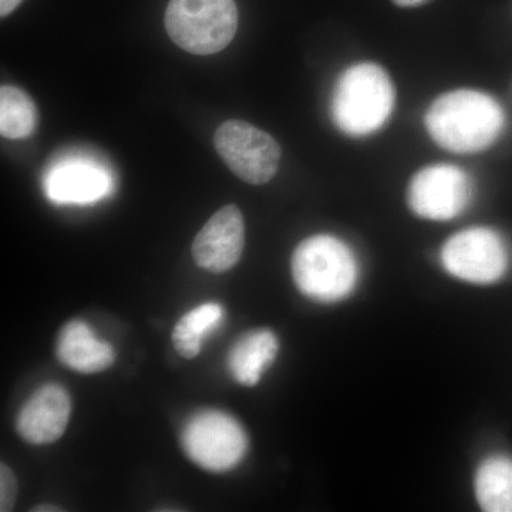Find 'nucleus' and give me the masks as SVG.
<instances>
[{
    "label": "nucleus",
    "instance_id": "obj_8",
    "mask_svg": "<svg viewBox=\"0 0 512 512\" xmlns=\"http://www.w3.org/2000/svg\"><path fill=\"white\" fill-rule=\"evenodd\" d=\"M473 195L470 178L457 165L434 164L414 174L407 190L410 210L430 221H448L466 211Z\"/></svg>",
    "mask_w": 512,
    "mask_h": 512
},
{
    "label": "nucleus",
    "instance_id": "obj_4",
    "mask_svg": "<svg viewBox=\"0 0 512 512\" xmlns=\"http://www.w3.org/2000/svg\"><path fill=\"white\" fill-rule=\"evenodd\" d=\"M165 29L175 45L197 56L221 52L238 29L235 0H170Z\"/></svg>",
    "mask_w": 512,
    "mask_h": 512
},
{
    "label": "nucleus",
    "instance_id": "obj_19",
    "mask_svg": "<svg viewBox=\"0 0 512 512\" xmlns=\"http://www.w3.org/2000/svg\"><path fill=\"white\" fill-rule=\"evenodd\" d=\"M396 5L403 6V8H412V6H419L426 0H393Z\"/></svg>",
    "mask_w": 512,
    "mask_h": 512
},
{
    "label": "nucleus",
    "instance_id": "obj_15",
    "mask_svg": "<svg viewBox=\"0 0 512 512\" xmlns=\"http://www.w3.org/2000/svg\"><path fill=\"white\" fill-rule=\"evenodd\" d=\"M224 308L218 303H204L178 320L173 330L174 348L185 359H194L200 355L202 342L221 325L224 320Z\"/></svg>",
    "mask_w": 512,
    "mask_h": 512
},
{
    "label": "nucleus",
    "instance_id": "obj_17",
    "mask_svg": "<svg viewBox=\"0 0 512 512\" xmlns=\"http://www.w3.org/2000/svg\"><path fill=\"white\" fill-rule=\"evenodd\" d=\"M18 495V483L5 463L0 464V511L9 512L13 510Z\"/></svg>",
    "mask_w": 512,
    "mask_h": 512
},
{
    "label": "nucleus",
    "instance_id": "obj_11",
    "mask_svg": "<svg viewBox=\"0 0 512 512\" xmlns=\"http://www.w3.org/2000/svg\"><path fill=\"white\" fill-rule=\"evenodd\" d=\"M50 200L59 204H90L107 197L113 188L110 174L93 161L67 160L46 175Z\"/></svg>",
    "mask_w": 512,
    "mask_h": 512
},
{
    "label": "nucleus",
    "instance_id": "obj_12",
    "mask_svg": "<svg viewBox=\"0 0 512 512\" xmlns=\"http://www.w3.org/2000/svg\"><path fill=\"white\" fill-rule=\"evenodd\" d=\"M56 353L64 366L84 375L103 372L116 360L109 343L96 339L89 325L80 320H72L60 330Z\"/></svg>",
    "mask_w": 512,
    "mask_h": 512
},
{
    "label": "nucleus",
    "instance_id": "obj_10",
    "mask_svg": "<svg viewBox=\"0 0 512 512\" xmlns=\"http://www.w3.org/2000/svg\"><path fill=\"white\" fill-rule=\"evenodd\" d=\"M72 413V400L62 386L45 384L26 402L16 419V431L33 446L55 443L63 436Z\"/></svg>",
    "mask_w": 512,
    "mask_h": 512
},
{
    "label": "nucleus",
    "instance_id": "obj_3",
    "mask_svg": "<svg viewBox=\"0 0 512 512\" xmlns=\"http://www.w3.org/2000/svg\"><path fill=\"white\" fill-rule=\"evenodd\" d=\"M292 276L306 298L335 303L348 298L357 284V262L352 249L332 235H313L296 247Z\"/></svg>",
    "mask_w": 512,
    "mask_h": 512
},
{
    "label": "nucleus",
    "instance_id": "obj_5",
    "mask_svg": "<svg viewBox=\"0 0 512 512\" xmlns=\"http://www.w3.org/2000/svg\"><path fill=\"white\" fill-rule=\"evenodd\" d=\"M181 444L187 457L198 467L225 473L247 456L248 436L229 414L202 410L185 423Z\"/></svg>",
    "mask_w": 512,
    "mask_h": 512
},
{
    "label": "nucleus",
    "instance_id": "obj_1",
    "mask_svg": "<svg viewBox=\"0 0 512 512\" xmlns=\"http://www.w3.org/2000/svg\"><path fill=\"white\" fill-rule=\"evenodd\" d=\"M431 138L457 154L480 153L497 140L504 127V111L488 94L456 90L437 97L426 114Z\"/></svg>",
    "mask_w": 512,
    "mask_h": 512
},
{
    "label": "nucleus",
    "instance_id": "obj_14",
    "mask_svg": "<svg viewBox=\"0 0 512 512\" xmlns=\"http://www.w3.org/2000/svg\"><path fill=\"white\" fill-rule=\"evenodd\" d=\"M474 491L481 510L512 512V460L504 456L485 458L477 468Z\"/></svg>",
    "mask_w": 512,
    "mask_h": 512
},
{
    "label": "nucleus",
    "instance_id": "obj_18",
    "mask_svg": "<svg viewBox=\"0 0 512 512\" xmlns=\"http://www.w3.org/2000/svg\"><path fill=\"white\" fill-rule=\"evenodd\" d=\"M23 0H0V16L6 18L13 12Z\"/></svg>",
    "mask_w": 512,
    "mask_h": 512
},
{
    "label": "nucleus",
    "instance_id": "obj_7",
    "mask_svg": "<svg viewBox=\"0 0 512 512\" xmlns=\"http://www.w3.org/2000/svg\"><path fill=\"white\" fill-rule=\"evenodd\" d=\"M441 264L460 281L490 285L507 271L508 252L503 238L493 229H464L444 244Z\"/></svg>",
    "mask_w": 512,
    "mask_h": 512
},
{
    "label": "nucleus",
    "instance_id": "obj_2",
    "mask_svg": "<svg viewBox=\"0 0 512 512\" xmlns=\"http://www.w3.org/2000/svg\"><path fill=\"white\" fill-rule=\"evenodd\" d=\"M389 74L375 63H357L339 77L333 90L332 116L340 131L369 136L386 123L394 107Z\"/></svg>",
    "mask_w": 512,
    "mask_h": 512
},
{
    "label": "nucleus",
    "instance_id": "obj_20",
    "mask_svg": "<svg viewBox=\"0 0 512 512\" xmlns=\"http://www.w3.org/2000/svg\"><path fill=\"white\" fill-rule=\"evenodd\" d=\"M35 512H57L62 511V508L56 507V505H39V507L33 508Z\"/></svg>",
    "mask_w": 512,
    "mask_h": 512
},
{
    "label": "nucleus",
    "instance_id": "obj_13",
    "mask_svg": "<svg viewBox=\"0 0 512 512\" xmlns=\"http://www.w3.org/2000/svg\"><path fill=\"white\" fill-rule=\"evenodd\" d=\"M278 352L279 342L274 332L269 329L251 330L229 350V372L242 386H255L275 362Z\"/></svg>",
    "mask_w": 512,
    "mask_h": 512
},
{
    "label": "nucleus",
    "instance_id": "obj_6",
    "mask_svg": "<svg viewBox=\"0 0 512 512\" xmlns=\"http://www.w3.org/2000/svg\"><path fill=\"white\" fill-rule=\"evenodd\" d=\"M214 146L229 170L245 183L266 184L278 173L281 147L274 137L245 121H225L215 131Z\"/></svg>",
    "mask_w": 512,
    "mask_h": 512
},
{
    "label": "nucleus",
    "instance_id": "obj_16",
    "mask_svg": "<svg viewBox=\"0 0 512 512\" xmlns=\"http://www.w3.org/2000/svg\"><path fill=\"white\" fill-rule=\"evenodd\" d=\"M37 126V109L32 99L13 86L0 89V133L10 140L29 137Z\"/></svg>",
    "mask_w": 512,
    "mask_h": 512
},
{
    "label": "nucleus",
    "instance_id": "obj_9",
    "mask_svg": "<svg viewBox=\"0 0 512 512\" xmlns=\"http://www.w3.org/2000/svg\"><path fill=\"white\" fill-rule=\"evenodd\" d=\"M245 247V224L237 205H227L212 215L192 244L195 264L222 274L234 268Z\"/></svg>",
    "mask_w": 512,
    "mask_h": 512
}]
</instances>
